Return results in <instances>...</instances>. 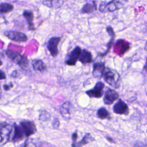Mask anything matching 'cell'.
<instances>
[{
  "label": "cell",
  "instance_id": "obj_20",
  "mask_svg": "<svg viewBox=\"0 0 147 147\" xmlns=\"http://www.w3.org/2000/svg\"><path fill=\"white\" fill-rule=\"evenodd\" d=\"M32 65L35 71H43L46 69V65L40 59H34L32 61Z\"/></svg>",
  "mask_w": 147,
  "mask_h": 147
},
{
  "label": "cell",
  "instance_id": "obj_8",
  "mask_svg": "<svg viewBox=\"0 0 147 147\" xmlns=\"http://www.w3.org/2000/svg\"><path fill=\"white\" fill-rule=\"evenodd\" d=\"M60 40V37H53L48 41L47 48L52 57H56L58 54V45Z\"/></svg>",
  "mask_w": 147,
  "mask_h": 147
},
{
  "label": "cell",
  "instance_id": "obj_21",
  "mask_svg": "<svg viewBox=\"0 0 147 147\" xmlns=\"http://www.w3.org/2000/svg\"><path fill=\"white\" fill-rule=\"evenodd\" d=\"M42 3L47 6L52 8H59L62 6L64 3L63 1H43Z\"/></svg>",
  "mask_w": 147,
  "mask_h": 147
},
{
  "label": "cell",
  "instance_id": "obj_19",
  "mask_svg": "<svg viewBox=\"0 0 147 147\" xmlns=\"http://www.w3.org/2000/svg\"><path fill=\"white\" fill-rule=\"evenodd\" d=\"M94 138L90 135V133H86L81 141L76 142L75 144L72 145V147H82L83 145L89 143L90 142L94 141Z\"/></svg>",
  "mask_w": 147,
  "mask_h": 147
},
{
  "label": "cell",
  "instance_id": "obj_29",
  "mask_svg": "<svg viewBox=\"0 0 147 147\" xmlns=\"http://www.w3.org/2000/svg\"><path fill=\"white\" fill-rule=\"evenodd\" d=\"M78 134L76 132H75L72 134V145L75 144L77 142V139H78Z\"/></svg>",
  "mask_w": 147,
  "mask_h": 147
},
{
  "label": "cell",
  "instance_id": "obj_33",
  "mask_svg": "<svg viewBox=\"0 0 147 147\" xmlns=\"http://www.w3.org/2000/svg\"><path fill=\"white\" fill-rule=\"evenodd\" d=\"M106 138H107V139L108 140V141H109L110 142H114V141H113V140H112L111 138H109V137H106Z\"/></svg>",
  "mask_w": 147,
  "mask_h": 147
},
{
  "label": "cell",
  "instance_id": "obj_22",
  "mask_svg": "<svg viewBox=\"0 0 147 147\" xmlns=\"http://www.w3.org/2000/svg\"><path fill=\"white\" fill-rule=\"evenodd\" d=\"M96 115H97L98 118L99 119H105L109 118V117H110L109 112L104 107H102L98 110Z\"/></svg>",
  "mask_w": 147,
  "mask_h": 147
},
{
  "label": "cell",
  "instance_id": "obj_18",
  "mask_svg": "<svg viewBox=\"0 0 147 147\" xmlns=\"http://www.w3.org/2000/svg\"><path fill=\"white\" fill-rule=\"evenodd\" d=\"M22 15L28 23L29 30H34L35 28L33 24L34 16L33 12L31 10H24Z\"/></svg>",
  "mask_w": 147,
  "mask_h": 147
},
{
  "label": "cell",
  "instance_id": "obj_25",
  "mask_svg": "<svg viewBox=\"0 0 147 147\" xmlns=\"http://www.w3.org/2000/svg\"><path fill=\"white\" fill-rule=\"evenodd\" d=\"M18 147H37V144L33 141L32 139H28L25 142L21 144Z\"/></svg>",
  "mask_w": 147,
  "mask_h": 147
},
{
  "label": "cell",
  "instance_id": "obj_23",
  "mask_svg": "<svg viewBox=\"0 0 147 147\" xmlns=\"http://www.w3.org/2000/svg\"><path fill=\"white\" fill-rule=\"evenodd\" d=\"M13 9V5L9 3H2L0 4V13H6L11 11Z\"/></svg>",
  "mask_w": 147,
  "mask_h": 147
},
{
  "label": "cell",
  "instance_id": "obj_16",
  "mask_svg": "<svg viewBox=\"0 0 147 147\" xmlns=\"http://www.w3.org/2000/svg\"><path fill=\"white\" fill-rule=\"evenodd\" d=\"M78 60L82 64L91 63L93 61L92 55L91 53L86 49H83L81 51L80 54L78 58Z\"/></svg>",
  "mask_w": 147,
  "mask_h": 147
},
{
  "label": "cell",
  "instance_id": "obj_24",
  "mask_svg": "<svg viewBox=\"0 0 147 147\" xmlns=\"http://www.w3.org/2000/svg\"><path fill=\"white\" fill-rule=\"evenodd\" d=\"M114 38H115V36L111 37V39L109 40V42L107 44V49H106V51L104 53H99V54L98 55L99 56L103 57V56H106V55L108 53V52H109V51H110V48H111V46L113 45V42H114Z\"/></svg>",
  "mask_w": 147,
  "mask_h": 147
},
{
  "label": "cell",
  "instance_id": "obj_10",
  "mask_svg": "<svg viewBox=\"0 0 147 147\" xmlns=\"http://www.w3.org/2000/svg\"><path fill=\"white\" fill-rule=\"evenodd\" d=\"M114 113L119 115H127L129 113V109L127 104L121 99H119L113 106Z\"/></svg>",
  "mask_w": 147,
  "mask_h": 147
},
{
  "label": "cell",
  "instance_id": "obj_7",
  "mask_svg": "<svg viewBox=\"0 0 147 147\" xmlns=\"http://www.w3.org/2000/svg\"><path fill=\"white\" fill-rule=\"evenodd\" d=\"M105 84L102 82H98L96 83L93 88L86 91V94L90 98H99L103 95V88Z\"/></svg>",
  "mask_w": 147,
  "mask_h": 147
},
{
  "label": "cell",
  "instance_id": "obj_13",
  "mask_svg": "<svg viewBox=\"0 0 147 147\" xmlns=\"http://www.w3.org/2000/svg\"><path fill=\"white\" fill-rule=\"evenodd\" d=\"M105 68V63L103 62H96L94 63L92 72L93 76L97 79H100L103 77Z\"/></svg>",
  "mask_w": 147,
  "mask_h": 147
},
{
  "label": "cell",
  "instance_id": "obj_14",
  "mask_svg": "<svg viewBox=\"0 0 147 147\" xmlns=\"http://www.w3.org/2000/svg\"><path fill=\"white\" fill-rule=\"evenodd\" d=\"M13 127L14 134L12 137V141L13 142H18L20 141H21L24 138H26L22 128L20 125H18L14 123L13 125Z\"/></svg>",
  "mask_w": 147,
  "mask_h": 147
},
{
  "label": "cell",
  "instance_id": "obj_30",
  "mask_svg": "<svg viewBox=\"0 0 147 147\" xmlns=\"http://www.w3.org/2000/svg\"><path fill=\"white\" fill-rule=\"evenodd\" d=\"M134 147H146V144H144L142 142L137 141L136 143L134 144Z\"/></svg>",
  "mask_w": 147,
  "mask_h": 147
},
{
  "label": "cell",
  "instance_id": "obj_32",
  "mask_svg": "<svg viewBox=\"0 0 147 147\" xmlns=\"http://www.w3.org/2000/svg\"><path fill=\"white\" fill-rule=\"evenodd\" d=\"M10 86H8V85L5 84V85L3 86V87H4V88H5V90H9V88H10Z\"/></svg>",
  "mask_w": 147,
  "mask_h": 147
},
{
  "label": "cell",
  "instance_id": "obj_5",
  "mask_svg": "<svg viewBox=\"0 0 147 147\" xmlns=\"http://www.w3.org/2000/svg\"><path fill=\"white\" fill-rule=\"evenodd\" d=\"M81 48L79 46H76L71 52H69L65 58V63L69 66L75 65L78 60V58L81 52Z\"/></svg>",
  "mask_w": 147,
  "mask_h": 147
},
{
  "label": "cell",
  "instance_id": "obj_11",
  "mask_svg": "<svg viewBox=\"0 0 147 147\" xmlns=\"http://www.w3.org/2000/svg\"><path fill=\"white\" fill-rule=\"evenodd\" d=\"M4 34L9 39L18 42H25L28 40V37L26 34L20 32L5 31Z\"/></svg>",
  "mask_w": 147,
  "mask_h": 147
},
{
  "label": "cell",
  "instance_id": "obj_9",
  "mask_svg": "<svg viewBox=\"0 0 147 147\" xmlns=\"http://www.w3.org/2000/svg\"><path fill=\"white\" fill-rule=\"evenodd\" d=\"M20 125L22 128L26 137L34 134L37 130L35 123L33 121H24L20 122Z\"/></svg>",
  "mask_w": 147,
  "mask_h": 147
},
{
  "label": "cell",
  "instance_id": "obj_2",
  "mask_svg": "<svg viewBox=\"0 0 147 147\" xmlns=\"http://www.w3.org/2000/svg\"><path fill=\"white\" fill-rule=\"evenodd\" d=\"M124 5V1H102L99 5V10L101 12H112L121 9L123 7Z\"/></svg>",
  "mask_w": 147,
  "mask_h": 147
},
{
  "label": "cell",
  "instance_id": "obj_31",
  "mask_svg": "<svg viewBox=\"0 0 147 147\" xmlns=\"http://www.w3.org/2000/svg\"><path fill=\"white\" fill-rule=\"evenodd\" d=\"M5 78H6V75L5 72L2 70H0V80L5 79Z\"/></svg>",
  "mask_w": 147,
  "mask_h": 147
},
{
  "label": "cell",
  "instance_id": "obj_4",
  "mask_svg": "<svg viewBox=\"0 0 147 147\" xmlns=\"http://www.w3.org/2000/svg\"><path fill=\"white\" fill-rule=\"evenodd\" d=\"M13 127L7 123L0 124V146L6 144L10 140Z\"/></svg>",
  "mask_w": 147,
  "mask_h": 147
},
{
  "label": "cell",
  "instance_id": "obj_12",
  "mask_svg": "<svg viewBox=\"0 0 147 147\" xmlns=\"http://www.w3.org/2000/svg\"><path fill=\"white\" fill-rule=\"evenodd\" d=\"M119 98L118 93L114 90L111 88H108L103 96V102L105 105H111Z\"/></svg>",
  "mask_w": 147,
  "mask_h": 147
},
{
  "label": "cell",
  "instance_id": "obj_6",
  "mask_svg": "<svg viewBox=\"0 0 147 147\" xmlns=\"http://www.w3.org/2000/svg\"><path fill=\"white\" fill-rule=\"evenodd\" d=\"M130 49V43L123 39L116 41L114 47V52L119 56H122Z\"/></svg>",
  "mask_w": 147,
  "mask_h": 147
},
{
  "label": "cell",
  "instance_id": "obj_26",
  "mask_svg": "<svg viewBox=\"0 0 147 147\" xmlns=\"http://www.w3.org/2000/svg\"><path fill=\"white\" fill-rule=\"evenodd\" d=\"M51 115L47 111H44L42 110L41 111V113H40V115H39V119L41 121H45L47 120H49V119L50 118Z\"/></svg>",
  "mask_w": 147,
  "mask_h": 147
},
{
  "label": "cell",
  "instance_id": "obj_17",
  "mask_svg": "<svg viewBox=\"0 0 147 147\" xmlns=\"http://www.w3.org/2000/svg\"><path fill=\"white\" fill-rule=\"evenodd\" d=\"M97 9L96 2L94 1L86 2L80 10V13L83 14L91 13L95 11Z\"/></svg>",
  "mask_w": 147,
  "mask_h": 147
},
{
  "label": "cell",
  "instance_id": "obj_3",
  "mask_svg": "<svg viewBox=\"0 0 147 147\" xmlns=\"http://www.w3.org/2000/svg\"><path fill=\"white\" fill-rule=\"evenodd\" d=\"M6 54L12 61L19 65L22 69H26L28 68V60L26 56L10 50L6 51Z\"/></svg>",
  "mask_w": 147,
  "mask_h": 147
},
{
  "label": "cell",
  "instance_id": "obj_15",
  "mask_svg": "<svg viewBox=\"0 0 147 147\" xmlns=\"http://www.w3.org/2000/svg\"><path fill=\"white\" fill-rule=\"evenodd\" d=\"M71 107V103L67 101L63 103L60 107V113L63 118L65 119L66 120H69L70 119Z\"/></svg>",
  "mask_w": 147,
  "mask_h": 147
},
{
  "label": "cell",
  "instance_id": "obj_27",
  "mask_svg": "<svg viewBox=\"0 0 147 147\" xmlns=\"http://www.w3.org/2000/svg\"><path fill=\"white\" fill-rule=\"evenodd\" d=\"M106 30H107V33L109 34V35L110 36V37H113V36H115V33L113 30V29L112 28L111 26H107L106 27Z\"/></svg>",
  "mask_w": 147,
  "mask_h": 147
},
{
  "label": "cell",
  "instance_id": "obj_28",
  "mask_svg": "<svg viewBox=\"0 0 147 147\" xmlns=\"http://www.w3.org/2000/svg\"><path fill=\"white\" fill-rule=\"evenodd\" d=\"M59 119L57 118H55L53 121V122H52V126L53 127L54 129H57L59 127Z\"/></svg>",
  "mask_w": 147,
  "mask_h": 147
},
{
  "label": "cell",
  "instance_id": "obj_1",
  "mask_svg": "<svg viewBox=\"0 0 147 147\" xmlns=\"http://www.w3.org/2000/svg\"><path fill=\"white\" fill-rule=\"evenodd\" d=\"M104 80L110 86L118 88L120 84V76L114 69L109 67L105 68L103 75Z\"/></svg>",
  "mask_w": 147,
  "mask_h": 147
},
{
  "label": "cell",
  "instance_id": "obj_34",
  "mask_svg": "<svg viewBox=\"0 0 147 147\" xmlns=\"http://www.w3.org/2000/svg\"><path fill=\"white\" fill-rule=\"evenodd\" d=\"M2 64V62L1 61V60H0V66Z\"/></svg>",
  "mask_w": 147,
  "mask_h": 147
}]
</instances>
